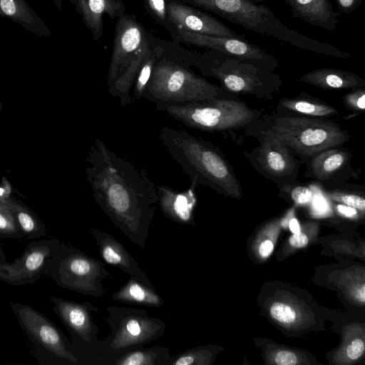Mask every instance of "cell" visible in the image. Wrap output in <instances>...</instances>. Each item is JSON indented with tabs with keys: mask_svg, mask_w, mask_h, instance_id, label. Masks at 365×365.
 <instances>
[{
	"mask_svg": "<svg viewBox=\"0 0 365 365\" xmlns=\"http://www.w3.org/2000/svg\"><path fill=\"white\" fill-rule=\"evenodd\" d=\"M336 208L339 213L347 217H351L357 214L356 209L343 204L338 205Z\"/></svg>",
	"mask_w": 365,
	"mask_h": 365,
	"instance_id": "cell-41",
	"label": "cell"
},
{
	"mask_svg": "<svg viewBox=\"0 0 365 365\" xmlns=\"http://www.w3.org/2000/svg\"><path fill=\"white\" fill-rule=\"evenodd\" d=\"M341 12L349 14L354 12L363 0H335Z\"/></svg>",
	"mask_w": 365,
	"mask_h": 365,
	"instance_id": "cell-38",
	"label": "cell"
},
{
	"mask_svg": "<svg viewBox=\"0 0 365 365\" xmlns=\"http://www.w3.org/2000/svg\"><path fill=\"white\" fill-rule=\"evenodd\" d=\"M353 155L351 150L342 145L319 152L304 162L305 175L324 188L341 187L354 176L351 168Z\"/></svg>",
	"mask_w": 365,
	"mask_h": 365,
	"instance_id": "cell-16",
	"label": "cell"
},
{
	"mask_svg": "<svg viewBox=\"0 0 365 365\" xmlns=\"http://www.w3.org/2000/svg\"><path fill=\"white\" fill-rule=\"evenodd\" d=\"M247 134L258 138L259 145L243 155L262 176L279 189L298 182L301 160L269 130L256 123Z\"/></svg>",
	"mask_w": 365,
	"mask_h": 365,
	"instance_id": "cell-13",
	"label": "cell"
},
{
	"mask_svg": "<svg viewBox=\"0 0 365 365\" xmlns=\"http://www.w3.org/2000/svg\"><path fill=\"white\" fill-rule=\"evenodd\" d=\"M88 232L95 240L101 257L106 264L119 268L144 284L153 286L135 257L118 240L111 234L96 228L91 227Z\"/></svg>",
	"mask_w": 365,
	"mask_h": 365,
	"instance_id": "cell-18",
	"label": "cell"
},
{
	"mask_svg": "<svg viewBox=\"0 0 365 365\" xmlns=\"http://www.w3.org/2000/svg\"><path fill=\"white\" fill-rule=\"evenodd\" d=\"M210 11L260 35L274 37L299 48L348 59L350 55L326 42L309 38L284 25L266 5L256 0H178Z\"/></svg>",
	"mask_w": 365,
	"mask_h": 365,
	"instance_id": "cell-4",
	"label": "cell"
},
{
	"mask_svg": "<svg viewBox=\"0 0 365 365\" xmlns=\"http://www.w3.org/2000/svg\"><path fill=\"white\" fill-rule=\"evenodd\" d=\"M13 187L6 176L1 178L0 182V203L6 204L11 197Z\"/></svg>",
	"mask_w": 365,
	"mask_h": 365,
	"instance_id": "cell-37",
	"label": "cell"
},
{
	"mask_svg": "<svg viewBox=\"0 0 365 365\" xmlns=\"http://www.w3.org/2000/svg\"><path fill=\"white\" fill-rule=\"evenodd\" d=\"M1 108H2V106H1V103L0 101V113H1Z\"/></svg>",
	"mask_w": 365,
	"mask_h": 365,
	"instance_id": "cell-47",
	"label": "cell"
},
{
	"mask_svg": "<svg viewBox=\"0 0 365 365\" xmlns=\"http://www.w3.org/2000/svg\"><path fill=\"white\" fill-rule=\"evenodd\" d=\"M144 7L150 17L156 24L163 26L169 33L172 41L179 43V34L169 19L166 0H143Z\"/></svg>",
	"mask_w": 365,
	"mask_h": 365,
	"instance_id": "cell-30",
	"label": "cell"
},
{
	"mask_svg": "<svg viewBox=\"0 0 365 365\" xmlns=\"http://www.w3.org/2000/svg\"><path fill=\"white\" fill-rule=\"evenodd\" d=\"M190 187L182 192L165 185H155L158 205L162 214L171 221L182 225H195L194 211L197 205L195 182H190Z\"/></svg>",
	"mask_w": 365,
	"mask_h": 365,
	"instance_id": "cell-19",
	"label": "cell"
},
{
	"mask_svg": "<svg viewBox=\"0 0 365 365\" xmlns=\"http://www.w3.org/2000/svg\"><path fill=\"white\" fill-rule=\"evenodd\" d=\"M53 311L59 318L72 340L76 356L86 360L85 364L108 365L102 339H98L100 328L94 320L98 308L91 302H74L51 297Z\"/></svg>",
	"mask_w": 365,
	"mask_h": 365,
	"instance_id": "cell-12",
	"label": "cell"
},
{
	"mask_svg": "<svg viewBox=\"0 0 365 365\" xmlns=\"http://www.w3.org/2000/svg\"><path fill=\"white\" fill-rule=\"evenodd\" d=\"M153 37L134 15L124 14L116 20L106 82L109 93L119 98L121 106L131 103L130 90Z\"/></svg>",
	"mask_w": 365,
	"mask_h": 365,
	"instance_id": "cell-5",
	"label": "cell"
},
{
	"mask_svg": "<svg viewBox=\"0 0 365 365\" xmlns=\"http://www.w3.org/2000/svg\"><path fill=\"white\" fill-rule=\"evenodd\" d=\"M187 127L206 132L245 133L262 117L261 110L250 107L238 98L215 99L183 104H155Z\"/></svg>",
	"mask_w": 365,
	"mask_h": 365,
	"instance_id": "cell-8",
	"label": "cell"
},
{
	"mask_svg": "<svg viewBox=\"0 0 365 365\" xmlns=\"http://www.w3.org/2000/svg\"><path fill=\"white\" fill-rule=\"evenodd\" d=\"M110 299L118 302L158 308L164 300L155 289L130 276L128 280L110 295Z\"/></svg>",
	"mask_w": 365,
	"mask_h": 365,
	"instance_id": "cell-24",
	"label": "cell"
},
{
	"mask_svg": "<svg viewBox=\"0 0 365 365\" xmlns=\"http://www.w3.org/2000/svg\"><path fill=\"white\" fill-rule=\"evenodd\" d=\"M289 242L292 247L295 248H302L308 244L309 240L304 233L299 232L298 233L293 234L290 237Z\"/></svg>",
	"mask_w": 365,
	"mask_h": 365,
	"instance_id": "cell-39",
	"label": "cell"
},
{
	"mask_svg": "<svg viewBox=\"0 0 365 365\" xmlns=\"http://www.w3.org/2000/svg\"><path fill=\"white\" fill-rule=\"evenodd\" d=\"M6 205L24 235V240H35L47 235L46 225L21 200L11 196Z\"/></svg>",
	"mask_w": 365,
	"mask_h": 365,
	"instance_id": "cell-25",
	"label": "cell"
},
{
	"mask_svg": "<svg viewBox=\"0 0 365 365\" xmlns=\"http://www.w3.org/2000/svg\"><path fill=\"white\" fill-rule=\"evenodd\" d=\"M281 192L287 195L296 205H304L311 202L313 192L309 186L299 182L279 188Z\"/></svg>",
	"mask_w": 365,
	"mask_h": 365,
	"instance_id": "cell-32",
	"label": "cell"
},
{
	"mask_svg": "<svg viewBox=\"0 0 365 365\" xmlns=\"http://www.w3.org/2000/svg\"><path fill=\"white\" fill-rule=\"evenodd\" d=\"M356 185H346L330 189L325 192L327 196L331 200L341 204L354 207L357 210L364 212L365 210L364 193L355 190Z\"/></svg>",
	"mask_w": 365,
	"mask_h": 365,
	"instance_id": "cell-29",
	"label": "cell"
},
{
	"mask_svg": "<svg viewBox=\"0 0 365 365\" xmlns=\"http://www.w3.org/2000/svg\"><path fill=\"white\" fill-rule=\"evenodd\" d=\"M289 229L293 234L298 233L300 232V226L298 220L296 218H292L289 221Z\"/></svg>",
	"mask_w": 365,
	"mask_h": 365,
	"instance_id": "cell-42",
	"label": "cell"
},
{
	"mask_svg": "<svg viewBox=\"0 0 365 365\" xmlns=\"http://www.w3.org/2000/svg\"><path fill=\"white\" fill-rule=\"evenodd\" d=\"M269 313L273 319L282 324H291L297 317L295 311L282 302L273 303L270 307Z\"/></svg>",
	"mask_w": 365,
	"mask_h": 365,
	"instance_id": "cell-34",
	"label": "cell"
},
{
	"mask_svg": "<svg viewBox=\"0 0 365 365\" xmlns=\"http://www.w3.org/2000/svg\"><path fill=\"white\" fill-rule=\"evenodd\" d=\"M276 115L328 118L339 115V111L327 102L302 92L294 98H282L277 103Z\"/></svg>",
	"mask_w": 365,
	"mask_h": 365,
	"instance_id": "cell-22",
	"label": "cell"
},
{
	"mask_svg": "<svg viewBox=\"0 0 365 365\" xmlns=\"http://www.w3.org/2000/svg\"><path fill=\"white\" fill-rule=\"evenodd\" d=\"M0 238L24 240V235L20 230L9 207L0 203Z\"/></svg>",
	"mask_w": 365,
	"mask_h": 365,
	"instance_id": "cell-31",
	"label": "cell"
},
{
	"mask_svg": "<svg viewBox=\"0 0 365 365\" xmlns=\"http://www.w3.org/2000/svg\"><path fill=\"white\" fill-rule=\"evenodd\" d=\"M58 239L33 240L12 262H0V280L12 286L34 284L50 271Z\"/></svg>",
	"mask_w": 365,
	"mask_h": 365,
	"instance_id": "cell-14",
	"label": "cell"
},
{
	"mask_svg": "<svg viewBox=\"0 0 365 365\" xmlns=\"http://www.w3.org/2000/svg\"><path fill=\"white\" fill-rule=\"evenodd\" d=\"M105 319L110 334L102 339L108 365L125 352L142 347L163 336V320L148 314L143 309L107 307Z\"/></svg>",
	"mask_w": 365,
	"mask_h": 365,
	"instance_id": "cell-9",
	"label": "cell"
},
{
	"mask_svg": "<svg viewBox=\"0 0 365 365\" xmlns=\"http://www.w3.org/2000/svg\"><path fill=\"white\" fill-rule=\"evenodd\" d=\"M56 7L59 11H61L62 0H53Z\"/></svg>",
	"mask_w": 365,
	"mask_h": 365,
	"instance_id": "cell-45",
	"label": "cell"
},
{
	"mask_svg": "<svg viewBox=\"0 0 365 365\" xmlns=\"http://www.w3.org/2000/svg\"><path fill=\"white\" fill-rule=\"evenodd\" d=\"M180 43L163 39L143 98L155 104H183L215 99H235L221 86L210 83L192 69L198 56Z\"/></svg>",
	"mask_w": 365,
	"mask_h": 365,
	"instance_id": "cell-2",
	"label": "cell"
},
{
	"mask_svg": "<svg viewBox=\"0 0 365 365\" xmlns=\"http://www.w3.org/2000/svg\"><path fill=\"white\" fill-rule=\"evenodd\" d=\"M158 137L190 182L240 198L242 186L234 168L215 145L185 130L167 126L160 128Z\"/></svg>",
	"mask_w": 365,
	"mask_h": 365,
	"instance_id": "cell-3",
	"label": "cell"
},
{
	"mask_svg": "<svg viewBox=\"0 0 365 365\" xmlns=\"http://www.w3.org/2000/svg\"><path fill=\"white\" fill-rule=\"evenodd\" d=\"M82 0H70L71 3L76 7Z\"/></svg>",
	"mask_w": 365,
	"mask_h": 365,
	"instance_id": "cell-46",
	"label": "cell"
},
{
	"mask_svg": "<svg viewBox=\"0 0 365 365\" xmlns=\"http://www.w3.org/2000/svg\"><path fill=\"white\" fill-rule=\"evenodd\" d=\"M294 17L312 26L327 31L335 29L339 12L335 11L330 0H284Z\"/></svg>",
	"mask_w": 365,
	"mask_h": 365,
	"instance_id": "cell-20",
	"label": "cell"
},
{
	"mask_svg": "<svg viewBox=\"0 0 365 365\" xmlns=\"http://www.w3.org/2000/svg\"><path fill=\"white\" fill-rule=\"evenodd\" d=\"M0 15L10 17L33 32L40 34L34 24L44 26L24 0H0ZM46 27V26H42Z\"/></svg>",
	"mask_w": 365,
	"mask_h": 365,
	"instance_id": "cell-28",
	"label": "cell"
},
{
	"mask_svg": "<svg viewBox=\"0 0 365 365\" xmlns=\"http://www.w3.org/2000/svg\"><path fill=\"white\" fill-rule=\"evenodd\" d=\"M364 342L360 339H354L346 349V354L351 360L359 359L364 351Z\"/></svg>",
	"mask_w": 365,
	"mask_h": 365,
	"instance_id": "cell-35",
	"label": "cell"
},
{
	"mask_svg": "<svg viewBox=\"0 0 365 365\" xmlns=\"http://www.w3.org/2000/svg\"><path fill=\"white\" fill-rule=\"evenodd\" d=\"M9 304L39 364H79L72 344L51 319L30 305Z\"/></svg>",
	"mask_w": 365,
	"mask_h": 365,
	"instance_id": "cell-11",
	"label": "cell"
},
{
	"mask_svg": "<svg viewBox=\"0 0 365 365\" xmlns=\"http://www.w3.org/2000/svg\"><path fill=\"white\" fill-rule=\"evenodd\" d=\"M179 43L215 50L274 71L279 66L276 58L246 39L200 34L178 30Z\"/></svg>",
	"mask_w": 365,
	"mask_h": 365,
	"instance_id": "cell-15",
	"label": "cell"
},
{
	"mask_svg": "<svg viewBox=\"0 0 365 365\" xmlns=\"http://www.w3.org/2000/svg\"><path fill=\"white\" fill-rule=\"evenodd\" d=\"M169 19L178 30L200 34L245 39L217 19L178 0H166Z\"/></svg>",
	"mask_w": 365,
	"mask_h": 365,
	"instance_id": "cell-17",
	"label": "cell"
},
{
	"mask_svg": "<svg viewBox=\"0 0 365 365\" xmlns=\"http://www.w3.org/2000/svg\"><path fill=\"white\" fill-rule=\"evenodd\" d=\"M163 39L153 36L148 54L135 77L131 103H135L143 98V95L151 76L156 59L161 51Z\"/></svg>",
	"mask_w": 365,
	"mask_h": 365,
	"instance_id": "cell-27",
	"label": "cell"
},
{
	"mask_svg": "<svg viewBox=\"0 0 365 365\" xmlns=\"http://www.w3.org/2000/svg\"><path fill=\"white\" fill-rule=\"evenodd\" d=\"M257 123L272 132L302 163L324 150L341 146L351 138L347 130L328 118L262 115Z\"/></svg>",
	"mask_w": 365,
	"mask_h": 365,
	"instance_id": "cell-6",
	"label": "cell"
},
{
	"mask_svg": "<svg viewBox=\"0 0 365 365\" xmlns=\"http://www.w3.org/2000/svg\"><path fill=\"white\" fill-rule=\"evenodd\" d=\"M6 261V257L3 251L1 245L0 243V262H3Z\"/></svg>",
	"mask_w": 365,
	"mask_h": 365,
	"instance_id": "cell-44",
	"label": "cell"
},
{
	"mask_svg": "<svg viewBox=\"0 0 365 365\" xmlns=\"http://www.w3.org/2000/svg\"><path fill=\"white\" fill-rule=\"evenodd\" d=\"M86 172L97 205L132 243L145 249L158 200L147 170L96 138L86 157Z\"/></svg>",
	"mask_w": 365,
	"mask_h": 365,
	"instance_id": "cell-1",
	"label": "cell"
},
{
	"mask_svg": "<svg viewBox=\"0 0 365 365\" xmlns=\"http://www.w3.org/2000/svg\"><path fill=\"white\" fill-rule=\"evenodd\" d=\"M356 297L361 303L365 302V285L362 284L361 287L357 291Z\"/></svg>",
	"mask_w": 365,
	"mask_h": 365,
	"instance_id": "cell-43",
	"label": "cell"
},
{
	"mask_svg": "<svg viewBox=\"0 0 365 365\" xmlns=\"http://www.w3.org/2000/svg\"><path fill=\"white\" fill-rule=\"evenodd\" d=\"M171 355L167 346L139 347L120 355L114 365H167Z\"/></svg>",
	"mask_w": 365,
	"mask_h": 365,
	"instance_id": "cell-26",
	"label": "cell"
},
{
	"mask_svg": "<svg viewBox=\"0 0 365 365\" xmlns=\"http://www.w3.org/2000/svg\"><path fill=\"white\" fill-rule=\"evenodd\" d=\"M273 248V242L271 240H266L259 245V253L262 257H267L272 252Z\"/></svg>",
	"mask_w": 365,
	"mask_h": 365,
	"instance_id": "cell-40",
	"label": "cell"
},
{
	"mask_svg": "<svg viewBox=\"0 0 365 365\" xmlns=\"http://www.w3.org/2000/svg\"><path fill=\"white\" fill-rule=\"evenodd\" d=\"M344 107L353 113H363L365 110V88L351 90L343 98Z\"/></svg>",
	"mask_w": 365,
	"mask_h": 365,
	"instance_id": "cell-33",
	"label": "cell"
},
{
	"mask_svg": "<svg viewBox=\"0 0 365 365\" xmlns=\"http://www.w3.org/2000/svg\"><path fill=\"white\" fill-rule=\"evenodd\" d=\"M94 40L98 41L103 33V14L110 18H119L125 14L123 0H82L76 7Z\"/></svg>",
	"mask_w": 365,
	"mask_h": 365,
	"instance_id": "cell-21",
	"label": "cell"
},
{
	"mask_svg": "<svg viewBox=\"0 0 365 365\" xmlns=\"http://www.w3.org/2000/svg\"><path fill=\"white\" fill-rule=\"evenodd\" d=\"M277 365H294L297 363V356L289 351H280L274 356Z\"/></svg>",
	"mask_w": 365,
	"mask_h": 365,
	"instance_id": "cell-36",
	"label": "cell"
},
{
	"mask_svg": "<svg viewBox=\"0 0 365 365\" xmlns=\"http://www.w3.org/2000/svg\"><path fill=\"white\" fill-rule=\"evenodd\" d=\"M195 67L202 76L217 79L222 88L234 95L270 101L282 87L280 76L274 71L215 50L199 53Z\"/></svg>",
	"mask_w": 365,
	"mask_h": 365,
	"instance_id": "cell-7",
	"label": "cell"
},
{
	"mask_svg": "<svg viewBox=\"0 0 365 365\" xmlns=\"http://www.w3.org/2000/svg\"><path fill=\"white\" fill-rule=\"evenodd\" d=\"M299 81L323 90H354L365 88V80L350 71L321 68L304 73Z\"/></svg>",
	"mask_w": 365,
	"mask_h": 365,
	"instance_id": "cell-23",
	"label": "cell"
},
{
	"mask_svg": "<svg viewBox=\"0 0 365 365\" xmlns=\"http://www.w3.org/2000/svg\"><path fill=\"white\" fill-rule=\"evenodd\" d=\"M48 276L62 288L93 297H104L103 282L113 279L104 262L63 242L53 254Z\"/></svg>",
	"mask_w": 365,
	"mask_h": 365,
	"instance_id": "cell-10",
	"label": "cell"
}]
</instances>
